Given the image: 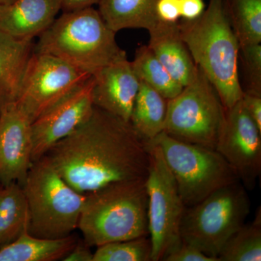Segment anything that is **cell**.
Listing matches in <instances>:
<instances>
[{"mask_svg":"<svg viewBox=\"0 0 261 261\" xmlns=\"http://www.w3.org/2000/svg\"><path fill=\"white\" fill-rule=\"evenodd\" d=\"M44 156L68 185L84 195L113 184L145 180L150 158L148 141L130 122L96 106L85 121Z\"/></svg>","mask_w":261,"mask_h":261,"instance_id":"obj_1","label":"cell"},{"mask_svg":"<svg viewBox=\"0 0 261 261\" xmlns=\"http://www.w3.org/2000/svg\"><path fill=\"white\" fill-rule=\"evenodd\" d=\"M178 27L194 62L214 85L225 109L232 108L244 92L238 71L240 43L224 0H209L200 17L178 21Z\"/></svg>","mask_w":261,"mask_h":261,"instance_id":"obj_2","label":"cell"},{"mask_svg":"<svg viewBox=\"0 0 261 261\" xmlns=\"http://www.w3.org/2000/svg\"><path fill=\"white\" fill-rule=\"evenodd\" d=\"M34 51L50 55L90 75L127 58L116 32L92 8L63 13L39 36Z\"/></svg>","mask_w":261,"mask_h":261,"instance_id":"obj_3","label":"cell"},{"mask_svg":"<svg viewBox=\"0 0 261 261\" xmlns=\"http://www.w3.org/2000/svg\"><path fill=\"white\" fill-rule=\"evenodd\" d=\"M86 195L78 228L89 246L149 236L145 180L113 184Z\"/></svg>","mask_w":261,"mask_h":261,"instance_id":"obj_4","label":"cell"},{"mask_svg":"<svg viewBox=\"0 0 261 261\" xmlns=\"http://www.w3.org/2000/svg\"><path fill=\"white\" fill-rule=\"evenodd\" d=\"M22 187L28 204L31 234L63 238L78 228L87 195L68 185L45 156L32 163Z\"/></svg>","mask_w":261,"mask_h":261,"instance_id":"obj_5","label":"cell"},{"mask_svg":"<svg viewBox=\"0 0 261 261\" xmlns=\"http://www.w3.org/2000/svg\"><path fill=\"white\" fill-rule=\"evenodd\" d=\"M250 210V199L241 182L221 187L185 208L180 227L181 240L218 258L230 237L245 224Z\"/></svg>","mask_w":261,"mask_h":261,"instance_id":"obj_6","label":"cell"},{"mask_svg":"<svg viewBox=\"0 0 261 261\" xmlns=\"http://www.w3.org/2000/svg\"><path fill=\"white\" fill-rule=\"evenodd\" d=\"M150 142L162 151L186 207L221 187L240 181L235 170L216 149L182 142L164 132Z\"/></svg>","mask_w":261,"mask_h":261,"instance_id":"obj_7","label":"cell"},{"mask_svg":"<svg viewBox=\"0 0 261 261\" xmlns=\"http://www.w3.org/2000/svg\"><path fill=\"white\" fill-rule=\"evenodd\" d=\"M225 113L217 91L197 65L191 82L168 99L163 132L182 142L216 149Z\"/></svg>","mask_w":261,"mask_h":261,"instance_id":"obj_8","label":"cell"},{"mask_svg":"<svg viewBox=\"0 0 261 261\" xmlns=\"http://www.w3.org/2000/svg\"><path fill=\"white\" fill-rule=\"evenodd\" d=\"M149 167L145 179L148 197L149 236L152 261L163 260L181 243L180 227L185 204L159 146L148 141Z\"/></svg>","mask_w":261,"mask_h":261,"instance_id":"obj_9","label":"cell"},{"mask_svg":"<svg viewBox=\"0 0 261 261\" xmlns=\"http://www.w3.org/2000/svg\"><path fill=\"white\" fill-rule=\"evenodd\" d=\"M91 76L56 57L34 50L15 102L33 122Z\"/></svg>","mask_w":261,"mask_h":261,"instance_id":"obj_10","label":"cell"},{"mask_svg":"<svg viewBox=\"0 0 261 261\" xmlns=\"http://www.w3.org/2000/svg\"><path fill=\"white\" fill-rule=\"evenodd\" d=\"M216 149L235 170L245 189L253 190L261 173V132L242 99L226 110Z\"/></svg>","mask_w":261,"mask_h":261,"instance_id":"obj_11","label":"cell"},{"mask_svg":"<svg viewBox=\"0 0 261 261\" xmlns=\"http://www.w3.org/2000/svg\"><path fill=\"white\" fill-rule=\"evenodd\" d=\"M93 87L94 77L91 76L32 122L33 162L90 116L94 107Z\"/></svg>","mask_w":261,"mask_h":261,"instance_id":"obj_12","label":"cell"},{"mask_svg":"<svg viewBox=\"0 0 261 261\" xmlns=\"http://www.w3.org/2000/svg\"><path fill=\"white\" fill-rule=\"evenodd\" d=\"M30 118L16 102L0 113V185H23L32 161Z\"/></svg>","mask_w":261,"mask_h":261,"instance_id":"obj_13","label":"cell"},{"mask_svg":"<svg viewBox=\"0 0 261 261\" xmlns=\"http://www.w3.org/2000/svg\"><path fill=\"white\" fill-rule=\"evenodd\" d=\"M94 106L130 122L140 82L127 58L104 67L93 75Z\"/></svg>","mask_w":261,"mask_h":261,"instance_id":"obj_14","label":"cell"},{"mask_svg":"<svg viewBox=\"0 0 261 261\" xmlns=\"http://www.w3.org/2000/svg\"><path fill=\"white\" fill-rule=\"evenodd\" d=\"M60 10L58 0H13L0 5V32L33 40L50 27Z\"/></svg>","mask_w":261,"mask_h":261,"instance_id":"obj_15","label":"cell"},{"mask_svg":"<svg viewBox=\"0 0 261 261\" xmlns=\"http://www.w3.org/2000/svg\"><path fill=\"white\" fill-rule=\"evenodd\" d=\"M148 32L149 49L178 84L187 86L195 75L197 65L182 39L178 22H159Z\"/></svg>","mask_w":261,"mask_h":261,"instance_id":"obj_16","label":"cell"},{"mask_svg":"<svg viewBox=\"0 0 261 261\" xmlns=\"http://www.w3.org/2000/svg\"><path fill=\"white\" fill-rule=\"evenodd\" d=\"M33 40L15 39L0 32V113L15 102L34 47Z\"/></svg>","mask_w":261,"mask_h":261,"instance_id":"obj_17","label":"cell"},{"mask_svg":"<svg viewBox=\"0 0 261 261\" xmlns=\"http://www.w3.org/2000/svg\"><path fill=\"white\" fill-rule=\"evenodd\" d=\"M78 241L73 235L48 239L34 236L28 228L14 241L0 248V261L63 260Z\"/></svg>","mask_w":261,"mask_h":261,"instance_id":"obj_18","label":"cell"},{"mask_svg":"<svg viewBox=\"0 0 261 261\" xmlns=\"http://www.w3.org/2000/svg\"><path fill=\"white\" fill-rule=\"evenodd\" d=\"M157 0H101L99 14L114 32L125 29L147 31L159 23L155 13Z\"/></svg>","mask_w":261,"mask_h":261,"instance_id":"obj_19","label":"cell"},{"mask_svg":"<svg viewBox=\"0 0 261 261\" xmlns=\"http://www.w3.org/2000/svg\"><path fill=\"white\" fill-rule=\"evenodd\" d=\"M168 100L147 84L140 82L130 123L144 140H153L164 130Z\"/></svg>","mask_w":261,"mask_h":261,"instance_id":"obj_20","label":"cell"},{"mask_svg":"<svg viewBox=\"0 0 261 261\" xmlns=\"http://www.w3.org/2000/svg\"><path fill=\"white\" fill-rule=\"evenodd\" d=\"M29 210L23 187L17 182L0 187V248L28 228Z\"/></svg>","mask_w":261,"mask_h":261,"instance_id":"obj_21","label":"cell"},{"mask_svg":"<svg viewBox=\"0 0 261 261\" xmlns=\"http://www.w3.org/2000/svg\"><path fill=\"white\" fill-rule=\"evenodd\" d=\"M130 63L140 82L147 84L166 99L176 97L184 88L170 75L148 46L139 47Z\"/></svg>","mask_w":261,"mask_h":261,"instance_id":"obj_22","label":"cell"},{"mask_svg":"<svg viewBox=\"0 0 261 261\" xmlns=\"http://www.w3.org/2000/svg\"><path fill=\"white\" fill-rule=\"evenodd\" d=\"M240 46L261 44V0H224Z\"/></svg>","mask_w":261,"mask_h":261,"instance_id":"obj_23","label":"cell"},{"mask_svg":"<svg viewBox=\"0 0 261 261\" xmlns=\"http://www.w3.org/2000/svg\"><path fill=\"white\" fill-rule=\"evenodd\" d=\"M219 261L261 260V213L253 221L239 228L228 239L218 255Z\"/></svg>","mask_w":261,"mask_h":261,"instance_id":"obj_24","label":"cell"},{"mask_svg":"<svg viewBox=\"0 0 261 261\" xmlns=\"http://www.w3.org/2000/svg\"><path fill=\"white\" fill-rule=\"evenodd\" d=\"M93 261H152L149 236L112 242L97 247Z\"/></svg>","mask_w":261,"mask_h":261,"instance_id":"obj_25","label":"cell"},{"mask_svg":"<svg viewBox=\"0 0 261 261\" xmlns=\"http://www.w3.org/2000/svg\"><path fill=\"white\" fill-rule=\"evenodd\" d=\"M240 54L247 82L244 92L261 97V44L240 46Z\"/></svg>","mask_w":261,"mask_h":261,"instance_id":"obj_26","label":"cell"},{"mask_svg":"<svg viewBox=\"0 0 261 261\" xmlns=\"http://www.w3.org/2000/svg\"><path fill=\"white\" fill-rule=\"evenodd\" d=\"M164 261H219L216 257L209 256L200 249L182 240L176 248L168 254Z\"/></svg>","mask_w":261,"mask_h":261,"instance_id":"obj_27","label":"cell"},{"mask_svg":"<svg viewBox=\"0 0 261 261\" xmlns=\"http://www.w3.org/2000/svg\"><path fill=\"white\" fill-rule=\"evenodd\" d=\"M155 13L161 23H178L180 15L179 0H157Z\"/></svg>","mask_w":261,"mask_h":261,"instance_id":"obj_28","label":"cell"},{"mask_svg":"<svg viewBox=\"0 0 261 261\" xmlns=\"http://www.w3.org/2000/svg\"><path fill=\"white\" fill-rule=\"evenodd\" d=\"M180 15L183 20H193L205 10L204 0H179Z\"/></svg>","mask_w":261,"mask_h":261,"instance_id":"obj_29","label":"cell"},{"mask_svg":"<svg viewBox=\"0 0 261 261\" xmlns=\"http://www.w3.org/2000/svg\"><path fill=\"white\" fill-rule=\"evenodd\" d=\"M242 100L247 113L261 132V97L244 92Z\"/></svg>","mask_w":261,"mask_h":261,"instance_id":"obj_30","label":"cell"},{"mask_svg":"<svg viewBox=\"0 0 261 261\" xmlns=\"http://www.w3.org/2000/svg\"><path fill=\"white\" fill-rule=\"evenodd\" d=\"M90 246L84 242V244L77 243L71 251L63 259V261H93L94 252L91 251Z\"/></svg>","mask_w":261,"mask_h":261,"instance_id":"obj_31","label":"cell"},{"mask_svg":"<svg viewBox=\"0 0 261 261\" xmlns=\"http://www.w3.org/2000/svg\"><path fill=\"white\" fill-rule=\"evenodd\" d=\"M101 0H58L61 10L63 13L76 11L92 8L94 5L99 4Z\"/></svg>","mask_w":261,"mask_h":261,"instance_id":"obj_32","label":"cell"},{"mask_svg":"<svg viewBox=\"0 0 261 261\" xmlns=\"http://www.w3.org/2000/svg\"><path fill=\"white\" fill-rule=\"evenodd\" d=\"M13 0H0V5L6 4V3H10Z\"/></svg>","mask_w":261,"mask_h":261,"instance_id":"obj_33","label":"cell"},{"mask_svg":"<svg viewBox=\"0 0 261 261\" xmlns=\"http://www.w3.org/2000/svg\"><path fill=\"white\" fill-rule=\"evenodd\" d=\"M0 187H1V185H0Z\"/></svg>","mask_w":261,"mask_h":261,"instance_id":"obj_34","label":"cell"}]
</instances>
